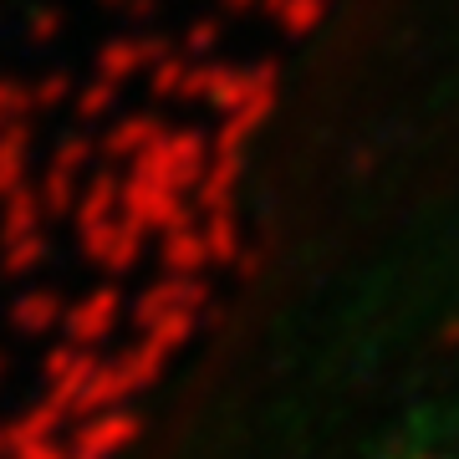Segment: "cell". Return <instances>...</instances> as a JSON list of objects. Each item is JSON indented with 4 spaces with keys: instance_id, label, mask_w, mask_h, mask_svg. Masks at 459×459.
I'll list each match as a JSON object with an SVG mask.
<instances>
[{
    "instance_id": "1",
    "label": "cell",
    "mask_w": 459,
    "mask_h": 459,
    "mask_svg": "<svg viewBox=\"0 0 459 459\" xmlns=\"http://www.w3.org/2000/svg\"><path fill=\"white\" fill-rule=\"evenodd\" d=\"M240 133L271 184L459 214V0H307Z\"/></svg>"
}]
</instances>
